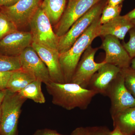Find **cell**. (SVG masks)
Returning <instances> with one entry per match:
<instances>
[{"label":"cell","mask_w":135,"mask_h":135,"mask_svg":"<svg viewBox=\"0 0 135 135\" xmlns=\"http://www.w3.org/2000/svg\"><path fill=\"white\" fill-rule=\"evenodd\" d=\"M46 85L47 91L52 96L53 104L68 110L76 108L86 109L93 98L98 94L95 90L71 83L51 81Z\"/></svg>","instance_id":"cell-1"},{"label":"cell","mask_w":135,"mask_h":135,"mask_svg":"<svg viewBox=\"0 0 135 135\" xmlns=\"http://www.w3.org/2000/svg\"><path fill=\"white\" fill-rule=\"evenodd\" d=\"M100 16L96 19L77 39L72 46L64 53L59 55L61 70L64 77L65 83L71 82L78 63L84 51L93 40L99 36L101 24Z\"/></svg>","instance_id":"cell-2"},{"label":"cell","mask_w":135,"mask_h":135,"mask_svg":"<svg viewBox=\"0 0 135 135\" xmlns=\"http://www.w3.org/2000/svg\"><path fill=\"white\" fill-rule=\"evenodd\" d=\"M26 100L18 92L6 89L1 104L0 134L18 135V120L22 107Z\"/></svg>","instance_id":"cell-3"},{"label":"cell","mask_w":135,"mask_h":135,"mask_svg":"<svg viewBox=\"0 0 135 135\" xmlns=\"http://www.w3.org/2000/svg\"><path fill=\"white\" fill-rule=\"evenodd\" d=\"M105 4L104 1L101 0L77 20L65 34L59 38L57 50L60 54L70 49L94 20L101 16Z\"/></svg>","instance_id":"cell-4"},{"label":"cell","mask_w":135,"mask_h":135,"mask_svg":"<svg viewBox=\"0 0 135 135\" xmlns=\"http://www.w3.org/2000/svg\"><path fill=\"white\" fill-rule=\"evenodd\" d=\"M32 42L57 50L59 37L53 31L48 17L40 7L29 23Z\"/></svg>","instance_id":"cell-5"},{"label":"cell","mask_w":135,"mask_h":135,"mask_svg":"<svg viewBox=\"0 0 135 135\" xmlns=\"http://www.w3.org/2000/svg\"><path fill=\"white\" fill-rule=\"evenodd\" d=\"M111 101L112 117L126 109L135 106V98L125 86L124 78L120 73L111 82L106 93Z\"/></svg>","instance_id":"cell-6"},{"label":"cell","mask_w":135,"mask_h":135,"mask_svg":"<svg viewBox=\"0 0 135 135\" xmlns=\"http://www.w3.org/2000/svg\"><path fill=\"white\" fill-rule=\"evenodd\" d=\"M101 0H69L57 24L55 33L59 37L65 34L73 24Z\"/></svg>","instance_id":"cell-7"},{"label":"cell","mask_w":135,"mask_h":135,"mask_svg":"<svg viewBox=\"0 0 135 135\" xmlns=\"http://www.w3.org/2000/svg\"><path fill=\"white\" fill-rule=\"evenodd\" d=\"M98 48H93L91 45L84 51L78 63L70 83L88 89L89 81L93 75L105 62L103 61L97 63L95 56Z\"/></svg>","instance_id":"cell-8"},{"label":"cell","mask_w":135,"mask_h":135,"mask_svg":"<svg viewBox=\"0 0 135 135\" xmlns=\"http://www.w3.org/2000/svg\"><path fill=\"white\" fill-rule=\"evenodd\" d=\"M43 0H19L13 6L2 7L1 11L18 29L28 24Z\"/></svg>","instance_id":"cell-9"},{"label":"cell","mask_w":135,"mask_h":135,"mask_svg":"<svg viewBox=\"0 0 135 135\" xmlns=\"http://www.w3.org/2000/svg\"><path fill=\"white\" fill-rule=\"evenodd\" d=\"M104 38L100 47L105 53L104 61L120 69L130 67L132 59L120 43L119 40L110 35H107Z\"/></svg>","instance_id":"cell-10"},{"label":"cell","mask_w":135,"mask_h":135,"mask_svg":"<svg viewBox=\"0 0 135 135\" xmlns=\"http://www.w3.org/2000/svg\"><path fill=\"white\" fill-rule=\"evenodd\" d=\"M19 57L22 69L45 84L52 81L47 68L31 46L25 49Z\"/></svg>","instance_id":"cell-11"},{"label":"cell","mask_w":135,"mask_h":135,"mask_svg":"<svg viewBox=\"0 0 135 135\" xmlns=\"http://www.w3.org/2000/svg\"><path fill=\"white\" fill-rule=\"evenodd\" d=\"M31 46L47 68L51 81L57 83H65L60 67V53L57 50L49 48L34 42L32 43Z\"/></svg>","instance_id":"cell-12"},{"label":"cell","mask_w":135,"mask_h":135,"mask_svg":"<svg viewBox=\"0 0 135 135\" xmlns=\"http://www.w3.org/2000/svg\"><path fill=\"white\" fill-rule=\"evenodd\" d=\"M31 32L18 31L0 40V53L6 55L19 56L27 47L31 46Z\"/></svg>","instance_id":"cell-13"},{"label":"cell","mask_w":135,"mask_h":135,"mask_svg":"<svg viewBox=\"0 0 135 135\" xmlns=\"http://www.w3.org/2000/svg\"><path fill=\"white\" fill-rule=\"evenodd\" d=\"M120 68L116 66L105 63L92 76L88 89L95 90L98 94L106 96L108 87L120 73Z\"/></svg>","instance_id":"cell-14"},{"label":"cell","mask_w":135,"mask_h":135,"mask_svg":"<svg viewBox=\"0 0 135 135\" xmlns=\"http://www.w3.org/2000/svg\"><path fill=\"white\" fill-rule=\"evenodd\" d=\"M135 27L131 20L125 16H119L106 23L101 25L99 36L112 35L123 40L126 34Z\"/></svg>","instance_id":"cell-15"},{"label":"cell","mask_w":135,"mask_h":135,"mask_svg":"<svg viewBox=\"0 0 135 135\" xmlns=\"http://www.w3.org/2000/svg\"><path fill=\"white\" fill-rule=\"evenodd\" d=\"M114 128L124 135L135 134V106L126 109L112 117Z\"/></svg>","instance_id":"cell-16"},{"label":"cell","mask_w":135,"mask_h":135,"mask_svg":"<svg viewBox=\"0 0 135 135\" xmlns=\"http://www.w3.org/2000/svg\"><path fill=\"white\" fill-rule=\"evenodd\" d=\"M67 0H43L40 7L48 17L51 25L58 24L65 9Z\"/></svg>","instance_id":"cell-17"},{"label":"cell","mask_w":135,"mask_h":135,"mask_svg":"<svg viewBox=\"0 0 135 135\" xmlns=\"http://www.w3.org/2000/svg\"><path fill=\"white\" fill-rule=\"evenodd\" d=\"M36 79L32 74L21 68L12 72L6 89L12 92H18Z\"/></svg>","instance_id":"cell-18"},{"label":"cell","mask_w":135,"mask_h":135,"mask_svg":"<svg viewBox=\"0 0 135 135\" xmlns=\"http://www.w3.org/2000/svg\"><path fill=\"white\" fill-rule=\"evenodd\" d=\"M42 83L41 81L36 79L18 93L27 99H31L37 103H45L46 98L42 90Z\"/></svg>","instance_id":"cell-19"},{"label":"cell","mask_w":135,"mask_h":135,"mask_svg":"<svg viewBox=\"0 0 135 135\" xmlns=\"http://www.w3.org/2000/svg\"><path fill=\"white\" fill-rule=\"evenodd\" d=\"M21 68L19 56H7L0 53V72L14 71Z\"/></svg>","instance_id":"cell-20"},{"label":"cell","mask_w":135,"mask_h":135,"mask_svg":"<svg viewBox=\"0 0 135 135\" xmlns=\"http://www.w3.org/2000/svg\"><path fill=\"white\" fill-rule=\"evenodd\" d=\"M122 7V4L116 6L107 4L105 5L103 10L100 18L101 25L106 23L120 16Z\"/></svg>","instance_id":"cell-21"},{"label":"cell","mask_w":135,"mask_h":135,"mask_svg":"<svg viewBox=\"0 0 135 135\" xmlns=\"http://www.w3.org/2000/svg\"><path fill=\"white\" fill-rule=\"evenodd\" d=\"M17 31V27L5 13L0 11V40Z\"/></svg>","instance_id":"cell-22"},{"label":"cell","mask_w":135,"mask_h":135,"mask_svg":"<svg viewBox=\"0 0 135 135\" xmlns=\"http://www.w3.org/2000/svg\"><path fill=\"white\" fill-rule=\"evenodd\" d=\"M120 73L124 78L126 88L135 98V69L130 66L122 68Z\"/></svg>","instance_id":"cell-23"},{"label":"cell","mask_w":135,"mask_h":135,"mask_svg":"<svg viewBox=\"0 0 135 135\" xmlns=\"http://www.w3.org/2000/svg\"><path fill=\"white\" fill-rule=\"evenodd\" d=\"M129 39L127 42H123L122 45L131 59L135 57V27L129 31Z\"/></svg>","instance_id":"cell-24"},{"label":"cell","mask_w":135,"mask_h":135,"mask_svg":"<svg viewBox=\"0 0 135 135\" xmlns=\"http://www.w3.org/2000/svg\"><path fill=\"white\" fill-rule=\"evenodd\" d=\"M109 130L105 126L90 127L88 135H105Z\"/></svg>","instance_id":"cell-25"},{"label":"cell","mask_w":135,"mask_h":135,"mask_svg":"<svg viewBox=\"0 0 135 135\" xmlns=\"http://www.w3.org/2000/svg\"><path fill=\"white\" fill-rule=\"evenodd\" d=\"M12 72H0V90L6 89L7 84Z\"/></svg>","instance_id":"cell-26"},{"label":"cell","mask_w":135,"mask_h":135,"mask_svg":"<svg viewBox=\"0 0 135 135\" xmlns=\"http://www.w3.org/2000/svg\"><path fill=\"white\" fill-rule=\"evenodd\" d=\"M33 135H64L58 133L56 131L49 129H38L35 131Z\"/></svg>","instance_id":"cell-27"},{"label":"cell","mask_w":135,"mask_h":135,"mask_svg":"<svg viewBox=\"0 0 135 135\" xmlns=\"http://www.w3.org/2000/svg\"><path fill=\"white\" fill-rule=\"evenodd\" d=\"M90 127H79L76 128L72 132L71 135H88Z\"/></svg>","instance_id":"cell-28"},{"label":"cell","mask_w":135,"mask_h":135,"mask_svg":"<svg viewBox=\"0 0 135 135\" xmlns=\"http://www.w3.org/2000/svg\"><path fill=\"white\" fill-rule=\"evenodd\" d=\"M19 0H0V7H7L13 6Z\"/></svg>","instance_id":"cell-29"},{"label":"cell","mask_w":135,"mask_h":135,"mask_svg":"<svg viewBox=\"0 0 135 135\" xmlns=\"http://www.w3.org/2000/svg\"><path fill=\"white\" fill-rule=\"evenodd\" d=\"M124 0H108L107 5L116 6L122 4Z\"/></svg>","instance_id":"cell-30"},{"label":"cell","mask_w":135,"mask_h":135,"mask_svg":"<svg viewBox=\"0 0 135 135\" xmlns=\"http://www.w3.org/2000/svg\"><path fill=\"white\" fill-rule=\"evenodd\" d=\"M125 16L129 20H131L135 19V8L129 12L127 15H125Z\"/></svg>","instance_id":"cell-31"},{"label":"cell","mask_w":135,"mask_h":135,"mask_svg":"<svg viewBox=\"0 0 135 135\" xmlns=\"http://www.w3.org/2000/svg\"><path fill=\"white\" fill-rule=\"evenodd\" d=\"M110 135H124L117 128H114L112 131H110Z\"/></svg>","instance_id":"cell-32"},{"label":"cell","mask_w":135,"mask_h":135,"mask_svg":"<svg viewBox=\"0 0 135 135\" xmlns=\"http://www.w3.org/2000/svg\"><path fill=\"white\" fill-rule=\"evenodd\" d=\"M6 89L3 90H0V104L1 103L5 93H6Z\"/></svg>","instance_id":"cell-33"},{"label":"cell","mask_w":135,"mask_h":135,"mask_svg":"<svg viewBox=\"0 0 135 135\" xmlns=\"http://www.w3.org/2000/svg\"><path fill=\"white\" fill-rule=\"evenodd\" d=\"M130 67L135 69V57L132 59Z\"/></svg>","instance_id":"cell-34"},{"label":"cell","mask_w":135,"mask_h":135,"mask_svg":"<svg viewBox=\"0 0 135 135\" xmlns=\"http://www.w3.org/2000/svg\"><path fill=\"white\" fill-rule=\"evenodd\" d=\"M110 131H110V130H109V131H108V132H107V133H106V134L105 135H110Z\"/></svg>","instance_id":"cell-35"},{"label":"cell","mask_w":135,"mask_h":135,"mask_svg":"<svg viewBox=\"0 0 135 135\" xmlns=\"http://www.w3.org/2000/svg\"><path fill=\"white\" fill-rule=\"evenodd\" d=\"M131 21H132V23L134 24L135 26V19L133 20H131Z\"/></svg>","instance_id":"cell-36"},{"label":"cell","mask_w":135,"mask_h":135,"mask_svg":"<svg viewBox=\"0 0 135 135\" xmlns=\"http://www.w3.org/2000/svg\"><path fill=\"white\" fill-rule=\"evenodd\" d=\"M1 104H0V121H1Z\"/></svg>","instance_id":"cell-37"},{"label":"cell","mask_w":135,"mask_h":135,"mask_svg":"<svg viewBox=\"0 0 135 135\" xmlns=\"http://www.w3.org/2000/svg\"><path fill=\"white\" fill-rule=\"evenodd\" d=\"M0 135H1L0 134Z\"/></svg>","instance_id":"cell-38"}]
</instances>
